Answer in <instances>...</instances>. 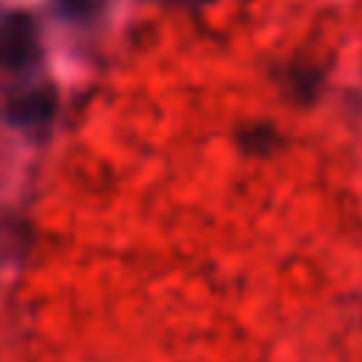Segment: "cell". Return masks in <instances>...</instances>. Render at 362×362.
<instances>
[{"mask_svg":"<svg viewBox=\"0 0 362 362\" xmlns=\"http://www.w3.org/2000/svg\"><path fill=\"white\" fill-rule=\"evenodd\" d=\"M184 3H212V0H184Z\"/></svg>","mask_w":362,"mask_h":362,"instance_id":"cell-3","label":"cell"},{"mask_svg":"<svg viewBox=\"0 0 362 362\" xmlns=\"http://www.w3.org/2000/svg\"><path fill=\"white\" fill-rule=\"evenodd\" d=\"M54 107H57V96L54 90L48 88H37V90H28L23 96H17L8 107V119L20 127H31V124H45L51 116H54Z\"/></svg>","mask_w":362,"mask_h":362,"instance_id":"cell-2","label":"cell"},{"mask_svg":"<svg viewBox=\"0 0 362 362\" xmlns=\"http://www.w3.org/2000/svg\"><path fill=\"white\" fill-rule=\"evenodd\" d=\"M37 28L28 14L14 11L0 17V68L23 71L37 59Z\"/></svg>","mask_w":362,"mask_h":362,"instance_id":"cell-1","label":"cell"}]
</instances>
